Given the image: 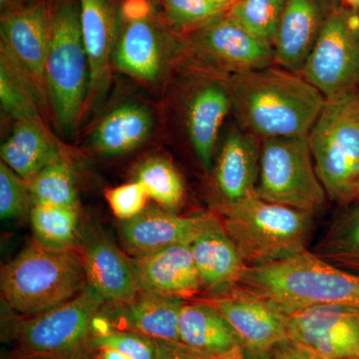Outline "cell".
Returning a JSON list of instances; mask_svg holds the SVG:
<instances>
[{
    "instance_id": "14",
    "label": "cell",
    "mask_w": 359,
    "mask_h": 359,
    "mask_svg": "<svg viewBox=\"0 0 359 359\" xmlns=\"http://www.w3.org/2000/svg\"><path fill=\"white\" fill-rule=\"evenodd\" d=\"M200 50L231 70V74L271 67L276 62L273 45L245 29L229 13H222L196 29Z\"/></svg>"
},
{
    "instance_id": "37",
    "label": "cell",
    "mask_w": 359,
    "mask_h": 359,
    "mask_svg": "<svg viewBox=\"0 0 359 359\" xmlns=\"http://www.w3.org/2000/svg\"><path fill=\"white\" fill-rule=\"evenodd\" d=\"M271 359H323L309 348L292 339H287L269 353Z\"/></svg>"
},
{
    "instance_id": "23",
    "label": "cell",
    "mask_w": 359,
    "mask_h": 359,
    "mask_svg": "<svg viewBox=\"0 0 359 359\" xmlns=\"http://www.w3.org/2000/svg\"><path fill=\"white\" fill-rule=\"evenodd\" d=\"M83 261L87 285L105 304H126L141 292L133 263L107 238L90 242Z\"/></svg>"
},
{
    "instance_id": "22",
    "label": "cell",
    "mask_w": 359,
    "mask_h": 359,
    "mask_svg": "<svg viewBox=\"0 0 359 359\" xmlns=\"http://www.w3.org/2000/svg\"><path fill=\"white\" fill-rule=\"evenodd\" d=\"M261 144L254 135L231 130L217 163L215 179L223 205H231L257 196Z\"/></svg>"
},
{
    "instance_id": "43",
    "label": "cell",
    "mask_w": 359,
    "mask_h": 359,
    "mask_svg": "<svg viewBox=\"0 0 359 359\" xmlns=\"http://www.w3.org/2000/svg\"><path fill=\"white\" fill-rule=\"evenodd\" d=\"M344 1L353 8H359V0H344Z\"/></svg>"
},
{
    "instance_id": "17",
    "label": "cell",
    "mask_w": 359,
    "mask_h": 359,
    "mask_svg": "<svg viewBox=\"0 0 359 359\" xmlns=\"http://www.w3.org/2000/svg\"><path fill=\"white\" fill-rule=\"evenodd\" d=\"M215 215L179 216L165 209L145 210L122 224L123 244L135 257L172 247L190 245Z\"/></svg>"
},
{
    "instance_id": "3",
    "label": "cell",
    "mask_w": 359,
    "mask_h": 359,
    "mask_svg": "<svg viewBox=\"0 0 359 359\" xmlns=\"http://www.w3.org/2000/svg\"><path fill=\"white\" fill-rule=\"evenodd\" d=\"M83 257L72 249H53L34 241L0 273L1 297L25 316L56 308L86 287Z\"/></svg>"
},
{
    "instance_id": "38",
    "label": "cell",
    "mask_w": 359,
    "mask_h": 359,
    "mask_svg": "<svg viewBox=\"0 0 359 359\" xmlns=\"http://www.w3.org/2000/svg\"><path fill=\"white\" fill-rule=\"evenodd\" d=\"M159 359H208L192 353L183 346L161 342Z\"/></svg>"
},
{
    "instance_id": "39",
    "label": "cell",
    "mask_w": 359,
    "mask_h": 359,
    "mask_svg": "<svg viewBox=\"0 0 359 359\" xmlns=\"http://www.w3.org/2000/svg\"><path fill=\"white\" fill-rule=\"evenodd\" d=\"M95 351L98 353V356H97L98 359H132L126 354L120 353L116 349L108 348V347L95 349Z\"/></svg>"
},
{
    "instance_id": "33",
    "label": "cell",
    "mask_w": 359,
    "mask_h": 359,
    "mask_svg": "<svg viewBox=\"0 0 359 359\" xmlns=\"http://www.w3.org/2000/svg\"><path fill=\"white\" fill-rule=\"evenodd\" d=\"M33 205L27 182L6 163H0V218L13 219L25 217Z\"/></svg>"
},
{
    "instance_id": "8",
    "label": "cell",
    "mask_w": 359,
    "mask_h": 359,
    "mask_svg": "<svg viewBox=\"0 0 359 359\" xmlns=\"http://www.w3.org/2000/svg\"><path fill=\"white\" fill-rule=\"evenodd\" d=\"M257 196L313 215L325 205L327 195L314 168L309 135L262 140Z\"/></svg>"
},
{
    "instance_id": "44",
    "label": "cell",
    "mask_w": 359,
    "mask_h": 359,
    "mask_svg": "<svg viewBox=\"0 0 359 359\" xmlns=\"http://www.w3.org/2000/svg\"><path fill=\"white\" fill-rule=\"evenodd\" d=\"M355 201H356V202L359 203V187H358V193H356Z\"/></svg>"
},
{
    "instance_id": "42",
    "label": "cell",
    "mask_w": 359,
    "mask_h": 359,
    "mask_svg": "<svg viewBox=\"0 0 359 359\" xmlns=\"http://www.w3.org/2000/svg\"><path fill=\"white\" fill-rule=\"evenodd\" d=\"M21 2L23 1H21V0H0V6H1V9L6 11V9L18 6V4H21Z\"/></svg>"
},
{
    "instance_id": "41",
    "label": "cell",
    "mask_w": 359,
    "mask_h": 359,
    "mask_svg": "<svg viewBox=\"0 0 359 359\" xmlns=\"http://www.w3.org/2000/svg\"><path fill=\"white\" fill-rule=\"evenodd\" d=\"M243 359H271L269 353H259V351H248L245 349V356Z\"/></svg>"
},
{
    "instance_id": "34",
    "label": "cell",
    "mask_w": 359,
    "mask_h": 359,
    "mask_svg": "<svg viewBox=\"0 0 359 359\" xmlns=\"http://www.w3.org/2000/svg\"><path fill=\"white\" fill-rule=\"evenodd\" d=\"M116 349L132 359H159L161 342L138 332L115 330L104 337H93L90 351Z\"/></svg>"
},
{
    "instance_id": "20",
    "label": "cell",
    "mask_w": 359,
    "mask_h": 359,
    "mask_svg": "<svg viewBox=\"0 0 359 359\" xmlns=\"http://www.w3.org/2000/svg\"><path fill=\"white\" fill-rule=\"evenodd\" d=\"M185 348L208 359H243L245 348L229 321L207 302H185L180 318Z\"/></svg>"
},
{
    "instance_id": "7",
    "label": "cell",
    "mask_w": 359,
    "mask_h": 359,
    "mask_svg": "<svg viewBox=\"0 0 359 359\" xmlns=\"http://www.w3.org/2000/svg\"><path fill=\"white\" fill-rule=\"evenodd\" d=\"M105 302L88 285L70 301L13 327L11 359H79L90 351L92 320Z\"/></svg>"
},
{
    "instance_id": "32",
    "label": "cell",
    "mask_w": 359,
    "mask_h": 359,
    "mask_svg": "<svg viewBox=\"0 0 359 359\" xmlns=\"http://www.w3.org/2000/svg\"><path fill=\"white\" fill-rule=\"evenodd\" d=\"M15 63L1 50L0 65V100L4 110L18 121L33 120L39 121L32 96L28 93L25 81Z\"/></svg>"
},
{
    "instance_id": "29",
    "label": "cell",
    "mask_w": 359,
    "mask_h": 359,
    "mask_svg": "<svg viewBox=\"0 0 359 359\" xmlns=\"http://www.w3.org/2000/svg\"><path fill=\"white\" fill-rule=\"evenodd\" d=\"M27 183L33 205L77 208L76 181L65 159L44 168Z\"/></svg>"
},
{
    "instance_id": "24",
    "label": "cell",
    "mask_w": 359,
    "mask_h": 359,
    "mask_svg": "<svg viewBox=\"0 0 359 359\" xmlns=\"http://www.w3.org/2000/svg\"><path fill=\"white\" fill-rule=\"evenodd\" d=\"M233 108L228 84L210 83L196 92L188 110V131L205 170L211 167L219 129Z\"/></svg>"
},
{
    "instance_id": "13",
    "label": "cell",
    "mask_w": 359,
    "mask_h": 359,
    "mask_svg": "<svg viewBox=\"0 0 359 359\" xmlns=\"http://www.w3.org/2000/svg\"><path fill=\"white\" fill-rule=\"evenodd\" d=\"M153 0H126L114 51L118 69L142 81H154L162 68V34L153 16Z\"/></svg>"
},
{
    "instance_id": "18",
    "label": "cell",
    "mask_w": 359,
    "mask_h": 359,
    "mask_svg": "<svg viewBox=\"0 0 359 359\" xmlns=\"http://www.w3.org/2000/svg\"><path fill=\"white\" fill-rule=\"evenodd\" d=\"M132 263L142 292L185 302L203 292L190 245H172L135 257Z\"/></svg>"
},
{
    "instance_id": "25",
    "label": "cell",
    "mask_w": 359,
    "mask_h": 359,
    "mask_svg": "<svg viewBox=\"0 0 359 359\" xmlns=\"http://www.w3.org/2000/svg\"><path fill=\"white\" fill-rule=\"evenodd\" d=\"M0 155L2 162L26 182L63 159L57 145L45 133L40 122L33 120L16 123L11 137L2 144Z\"/></svg>"
},
{
    "instance_id": "1",
    "label": "cell",
    "mask_w": 359,
    "mask_h": 359,
    "mask_svg": "<svg viewBox=\"0 0 359 359\" xmlns=\"http://www.w3.org/2000/svg\"><path fill=\"white\" fill-rule=\"evenodd\" d=\"M228 87L243 128L262 140L308 136L327 102L301 75L271 66L231 74Z\"/></svg>"
},
{
    "instance_id": "4",
    "label": "cell",
    "mask_w": 359,
    "mask_h": 359,
    "mask_svg": "<svg viewBox=\"0 0 359 359\" xmlns=\"http://www.w3.org/2000/svg\"><path fill=\"white\" fill-rule=\"evenodd\" d=\"M226 233L248 266L283 261L308 250L313 214L255 196L222 205Z\"/></svg>"
},
{
    "instance_id": "10",
    "label": "cell",
    "mask_w": 359,
    "mask_h": 359,
    "mask_svg": "<svg viewBox=\"0 0 359 359\" xmlns=\"http://www.w3.org/2000/svg\"><path fill=\"white\" fill-rule=\"evenodd\" d=\"M290 339L323 359L359 358V309L320 306L289 316Z\"/></svg>"
},
{
    "instance_id": "36",
    "label": "cell",
    "mask_w": 359,
    "mask_h": 359,
    "mask_svg": "<svg viewBox=\"0 0 359 359\" xmlns=\"http://www.w3.org/2000/svg\"><path fill=\"white\" fill-rule=\"evenodd\" d=\"M106 199L112 212L122 221H128L145 211L149 199L145 188L138 181L109 189Z\"/></svg>"
},
{
    "instance_id": "40",
    "label": "cell",
    "mask_w": 359,
    "mask_h": 359,
    "mask_svg": "<svg viewBox=\"0 0 359 359\" xmlns=\"http://www.w3.org/2000/svg\"><path fill=\"white\" fill-rule=\"evenodd\" d=\"M214 6L219 7L223 11H229L238 0H209Z\"/></svg>"
},
{
    "instance_id": "16",
    "label": "cell",
    "mask_w": 359,
    "mask_h": 359,
    "mask_svg": "<svg viewBox=\"0 0 359 359\" xmlns=\"http://www.w3.org/2000/svg\"><path fill=\"white\" fill-rule=\"evenodd\" d=\"M190 248L207 297H219L238 287L248 266L218 217L211 219Z\"/></svg>"
},
{
    "instance_id": "31",
    "label": "cell",
    "mask_w": 359,
    "mask_h": 359,
    "mask_svg": "<svg viewBox=\"0 0 359 359\" xmlns=\"http://www.w3.org/2000/svg\"><path fill=\"white\" fill-rule=\"evenodd\" d=\"M287 0H238L229 15L259 39L273 44Z\"/></svg>"
},
{
    "instance_id": "5",
    "label": "cell",
    "mask_w": 359,
    "mask_h": 359,
    "mask_svg": "<svg viewBox=\"0 0 359 359\" xmlns=\"http://www.w3.org/2000/svg\"><path fill=\"white\" fill-rule=\"evenodd\" d=\"M50 45L45 81L60 128H76L89 96V63L78 0H50Z\"/></svg>"
},
{
    "instance_id": "6",
    "label": "cell",
    "mask_w": 359,
    "mask_h": 359,
    "mask_svg": "<svg viewBox=\"0 0 359 359\" xmlns=\"http://www.w3.org/2000/svg\"><path fill=\"white\" fill-rule=\"evenodd\" d=\"M314 168L327 197L355 201L359 187V91L327 101L309 134Z\"/></svg>"
},
{
    "instance_id": "21",
    "label": "cell",
    "mask_w": 359,
    "mask_h": 359,
    "mask_svg": "<svg viewBox=\"0 0 359 359\" xmlns=\"http://www.w3.org/2000/svg\"><path fill=\"white\" fill-rule=\"evenodd\" d=\"M185 301L141 292L132 301L113 304L108 311L115 330L138 332L164 344L182 346L180 318Z\"/></svg>"
},
{
    "instance_id": "9",
    "label": "cell",
    "mask_w": 359,
    "mask_h": 359,
    "mask_svg": "<svg viewBox=\"0 0 359 359\" xmlns=\"http://www.w3.org/2000/svg\"><path fill=\"white\" fill-rule=\"evenodd\" d=\"M301 74L327 101L359 91V15L330 13Z\"/></svg>"
},
{
    "instance_id": "11",
    "label": "cell",
    "mask_w": 359,
    "mask_h": 359,
    "mask_svg": "<svg viewBox=\"0 0 359 359\" xmlns=\"http://www.w3.org/2000/svg\"><path fill=\"white\" fill-rule=\"evenodd\" d=\"M50 18V0H26L1 15V50L33 81L45 80Z\"/></svg>"
},
{
    "instance_id": "45",
    "label": "cell",
    "mask_w": 359,
    "mask_h": 359,
    "mask_svg": "<svg viewBox=\"0 0 359 359\" xmlns=\"http://www.w3.org/2000/svg\"><path fill=\"white\" fill-rule=\"evenodd\" d=\"M153 1H155V0H153ZM156 1H159V0H156Z\"/></svg>"
},
{
    "instance_id": "27",
    "label": "cell",
    "mask_w": 359,
    "mask_h": 359,
    "mask_svg": "<svg viewBox=\"0 0 359 359\" xmlns=\"http://www.w3.org/2000/svg\"><path fill=\"white\" fill-rule=\"evenodd\" d=\"M311 252L339 268L359 271V204L337 216Z\"/></svg>"
},
{
    "instance_id": "19",
    "label": "cell",
    "mask_w": 359,
    "mask_h": 359,
    "mask_svg": "<svg viewBox=\"0 0 359 359\" xmlns=\"http://www.w3.org/2000/svg\"><path fill=\"white\" fill-rule=\"evenodd\" d=\"M330 13L321 0H287L273 40L276 62L301 75Z\"/></svg>"
},
{
    "instance_id": "28",
    "label": "cell",
    "mask_w": 359,
    "mask_h": 359,
    "mask_svg": "<svg viewBox=\"0 0 359 359\" xmlns=\"http://www.w3.org/2000/svg\"><path fill=\"white\" fill-rule=\"evenodd\" d=\"M29 216L36 242L53 249H72L79 219L77 208L33 205Z\"/></svg>"
},
{
    "instance_id": "2",
    "label": "cell",
    "mask_w": 359,
    "mask_h": 359,
    "mask_svg": "<svg viewBox=\"0 0 359 359\" xmlns=\"http://www.w3.org/2000/svg\"><path fill=\"white\" fill-rule=\"evenodd\" d=\"M238 287L271 302L287 316L313 306L359 309V276L309 250L276 263L248 266Z\"/></svg>"
},
{
    "instance_id": "12",
    "label": "cell",
    "mask_w": 359,
    "mask_h": 359,
    "mask_svg": "<svg viewBox=\"0 0 359 359\" xmlns=\"http://www.w3.org/2000/svg\"><path fill=\"white\" fill-rule=\"evenodd\" d=\"M202 299L223 314L248 351L269 353L290 339L289 316L271 302L242 287Z\"/></svg>"
},
{
    "instance_id": "26",
    "label": "cell",
    "mask_w": 359,
    "mask_h": 359,
    "mask_svg": "<svg viewBox=\"0 0 359 359\" xmlns=\"http://www.w3.org/2000/svg\"><path fill=\"white\" fill-rule=\"evenodd\" d=\"M150 111L138 104H126L106 116L92 135V145L108 156L125 154L139 147L152 130Z\"/></svg>"
},
{
    "instance_id": "15",
    "label": "cell",
    "mask_w": 359,
    "mask_h": 359,
    "mask_svg": "<svg viewBox=\"0 0 359 359\" xmlns=\"http://www.w3.org/2000/svg\"><path fill=\"white\" fill-rule=\"evenodd\" d=\"M80 25L89 63V96L100 99L110 80V59L122 28V6L116 0H78Z\"/></svg>"
},
{
    "instance_id": "30",
    "label": "cell",
    "mask_w": 359,
    "mask_h": 359,
    "mask_svg": "<svg viewBox=\"0 0 359 359\" xmlns=\"http://www.w3.org/2000/svg\"><path fill=\"white\" fill-rule=\"evenodd\" d=\"M137 181L156 201L169 212H176L183 204L184 183L181 176L170 161L164 158H152L144 162L137 173Z\"/></svg>"
},
{
    "instance_id": "46",
    "label": "cell",
    "mask_w": 359,
    "mask_h": 359,
    "mask_svg": "<svg viewBox=\"0 0 359 359\" xmlns=\"http://www.w3.org/2000/svg\"><path fill=\"white\" fill-rule=\"evenodd\" d=\"M355 359H359V358H355Z\"/></svg>"
},
{
    "instance_id": "35",
    "label": "cell",
    "mask_w": 359,
    "mask_h": 359,
    "mask_svg": "<svg viewBox=\"0 0 359 359\" xmlns=\"http://www.w3.org/2000/svg\"><path fill=\"white\" fill-rule=\"evenodd\" d=\"M166 9L168 20L179 27H200L226 11L209 0H159Z\"/></svg>"
}]
</instances>
